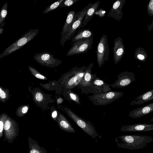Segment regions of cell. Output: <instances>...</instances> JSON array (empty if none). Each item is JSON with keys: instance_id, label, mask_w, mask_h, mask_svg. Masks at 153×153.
Returning <instances> with one entry per match:
<instances>
[{"instance_id": "4", "label": "cell", "mask_w": 153, "mask_h": 153, "mask_svg": "<svg viewBox=\"0 0 153 153\" xmlns=\"http://www.w3.org/2000/svg\"><path fill=\"white\" fill-rule=\"evenodd\" d=\"M122 92L112 91L99 94H94L90 100L96 105H105L118 99L123 95Z\"/></svg>"}, {"instance_id": "19", "label": "cell", "mask_w": 153, "mask_h": 153, "mask_svg": "<svg viewBox=\"0 0 153 153\" xmlns=\"http://www.w3.org/2000/svg\"><path fill=\"white\" fill-rule=\"evenodd\" d=\"M93 66V64L91 63L86 68L84 77H82L79 84V85L84 87H88L91 85V82L93 78L92 77V74H91V70Z\"/></svg>"}, {"instance_id": "11", "label": "cell", "mask_w": 153, "mask_h": 153, "mask_svg": "<svg viewBox=\"0 0 153 153\" xmlns=\"http://www.w3.org/2000/svg\"><path fill=\"white\" fill-rule=\"evenodd\" d=\"M117 77V80L111 85L114 88L126 87L135 80L134 74L128 71L122 72L118 75Z\"/></svg>"}, {"instance_id": "34", "label": "cell", "mask_w": 153, "mask_h": 153, "mask_svg": "<svg viewBox=\"0 0 153 153\" xmlns=\"http://www.w3.org/2000/svg\"><path fill=\"white\" fill-rule=\"evenodd\" d=\"M105 12L102 9H100L99 10L96 11L94 14L98 15L100 17H103L105 15Z\"/></svg>"}, {"instance_id": "20", "label": "cell", "mask_w": 153, "mask_h": 153, "mask_svg": "<svg viewBox=\"0 0 153 153\" xmlns=\"http://www.w3.org/2000/svg\"><path fill=\"white\" fill-rule=\"evenodd\" d=\"M93 33L88 29H83L79 30L72 39L73 43L92 37Z\"/></svg>"}, {"instance_id": "7", "label": "cell", "mask_w": 153, "mask_h": 153, "mask_svg": "<svg viewBox=\"0 0 153 153\" xmlns=\"http://www.w3.org/2000/svg\"><path fill=\"white\" fill-rule=\"evenodd\" d=\"M87 66H83L78 68L75 66L70 72H68L65 82V87L68 89H71L79 84L82 77L79 76V74L84 72Z\"/></svg>"}, {"instance_id": "6", "label": "cell", "mask_w": 153, "mask_h": 153, "mask_svg": "<svg viewBox=\"0 0 153 153\" xmlns=\"http://www.w3.org/2000/svg\"><path fill=\"white\" fill-rule=\"evenodd\" d=\"M19 132L18 124L9 117L4 124V133L5 139L8 143H11L18 136Z\"/></svg>"}, {"instance_id": "22", "label": "cell", "mask_w": 153, "mask_h": 153, "mask_svg": "<svg viewBox=\"0 0 153 153\" xmlns=\"http://www.w3.org/2000/svg\"><path fill=\"white\" fill-rule=\"evenodd\" d=\"M29 151L28 153H47L46 150L40 146L35 140L31 137L28 138Z\"/></svg>"}, {"instance_id": "29", "label": "cell", "mask_w": 153, "mask_h": 153, "mask_svg": "<svg viewBox=\"0 0 153 153\" xmlns=\"http://www.w3.org/2000/svg\"><path fill=\"white\" fill-rule=\"evenodd\" d=\"M64 0H59L47 7L43 12V13H46L53 11L59 7V6Z\"/></svg>"}, {"instance_id": "2", "label": "cell", "mask_w": 153, "mask_h": 153, "mask_svg": "<svg viewBox=\"0 0 153 153\" xmlns=\"http://www.w3.org/2000/svg\"><path fill=\"white\" fill-rule=\"evenodd\" d=\"M38 29H32L26 33L14 43L7 48L0 55V58L18 50L33 39L38 34Z\"/></svg>"}, {"instance_id": "13", "label": "cell", "mask_w": 153, "mask_h": 153, "mask_svg": "<svg viewBox=\"0 0 153 153\" xmlns=\"http://www.w3.org/2000/svg\"><path fill=\"white\" fill-rule=\"evenodd\" d=\"M120 130L125 132L149 131L153 130V124L137 123L122 126Z\"/></svg>"}, {"instance_id": "9", "label": "cell", "mask_w": 153, "mask_h": 153, "mask_svg": "<svg viewBox=\"0 0 153 153\" xmlns=\"http://www.w3.org/2000/svg\"><path fill=\"white\" fill-rule=\"evenodd\" d=\"M33 59L41 65L49 67L54 68L62 62L61 61L54 58L53 55L48 52L37 53L34 56Z\"/></svg>"}, {"instance_id": "23", "label": "cell", "mask_w": 153, "mask_h": 153, "mask_svg": "<svg viewBox=\"0 0 153 153\" xmlns=\"http://www.w3.org/2000/svg\"><path fill=\"white\" fill-rule=\"evenodd\" d=\"M147 57V53L144 48L139 47L135 50L134 57L136 59L142 62H145Z\"/></svg>"}, {"instance_id": "15", "label": "cell", "mask_w": 153, "mask_h": 153, "mask_svg": "<svg viewBox=\"0 0 153 153\" xmlns=\"http://www.w3.org/2000/svg\"><path fill=\"white\" fill-rule=\"evenodd\" d=\"M126 0H117L113 4L108 14V16L112 17L116 20L120 21L122 18L123 13L122 9L125 3Z\"/></svg>"}, {"instance_id": "8", "label": "cell", "mask_w": 153, "mask_h": 153, "mask_svg": "<svg viewBox=\"0 0 153 153\" xmlns=\"http://www.w3.org/2000/svg\"><path fill=\"white\" fill-rule=\"evenodd\" d=\"M93 39L92 37L72 43L73 45L67 52V55L71 56L87 52L92 48Z\"/></svg>"}, {"instance_id": "16", "label": "cell", "mask_w": 153, "mask_h": 153, "mask_svg": "<svg viewBox=\"0 0 153 153\" xmlns=\"http://www.w3.org/2000/svg\"><path fill=\"white\" fill-rule=\"evenodd\" d=\"M153 112V102L137 108L130 112L128 116L134 119L140 118Z\"/></svg>"}, {"instance_id": "32", "label": "cell", "mask_w": 153, "mask_h": 153, "mask_svg": "<svg viewBox=\"0 0 153 153\" xmlns=\"http://www.w3.org/2000/svg\"><path fill=\"white\" fill-rule=\"evenodd\" d=\"M80 0H66L61 3L59 7H67L71 6Z\"/></svg>"}, {"instance_id": "27", "label": "cell", "mask_w": 153, "mask_h": 153, "mask_svg": "<svg viewBox=\"0 0 153 153\" xmlns=\"http://www.w3.org/2000/svg\"><path fill=\"white\" fill-rule=\"evenodd\" d=\"M30 106L27 105H21L17 109L16 111V115L19 117H22L26 114L29 109Z\"/></svg>"}, {"instance_id": "30", "label": "cell", "mask_w": 153, "mask_h": 153, "mask_svg": "<svg viewBox=\"0 0 153 153\" xmlns=\"http://www.w3.org/2000/svg\"><path fill=\"white\" fill-rule=\"evenodd\" d=\"M28 69L31 74L36 77L40 79L47 80L48 78L37 71L34 68L31 66H28Z\"/></svg>"}, {"instance_id": "37", "label": "cell", "mask_w": 153, "mask_h": 153, "mask_svg": "<svg viewBox=\"0 0 153 153\" xmlns=\"http://www.w3.org/2000/svg\"><path fill=\"white\" fill-rule=\"evenodd\" d=\"M63 100L62 98L60 97H59L57 100V102L58 104L61 103L63 101Z\"/></svg>"}, {"instance_id": "26", "label": "cell", "mask_w": 153, "mask_h": 153, "mask_svg": "<svg viewBox=\"0 0 153 153\" xmlns=\"http://www.w3.org/2000/svg\"><path fill=\"white\" fill-rule=\"evenodd\" d=\"M10 93L8 89H4L1 86L0 87V101L4 103L9 99Z\"/></svg>"}, {"instance_id": "21", "label": "cell", "mask_w": 153, "mask_h": 153, "mask_svg": "<svg viewBox=\"0 0 153 153\" xmlns=\"http://www.w3.org/2000/svg\"><path fill=\"white\" fill-rule=\"evenodd\" d=\"M100 4L99 1H97L93 4L92 6L89 9L82 23L81 27L82 28L87 25L88 21L91 19L94 14L95 12L97 10Z\"/></svg>"}, {"instance_id": "39", "label": "cell", "mask_w": 153, "mask_h": 153, "mask_svg": "<svg viewBox=\"0 0 153 153\" xmlns=\"http://www.w3.org/2000/svg\"><path fill=\"white\" fill-rule=\"evenodd\" d=\"M150 121L151 122H153V118L150 120Z\"/></svg>"}, {"instance_id": "12", "label": "cell", "mask_w": 153, "mask_h": 153, "mask_svg": "<svg viewBox=\"0 0 153 153\" xmlns=\"http://www.w3.org/2000/svg\"><path fill=\"white\" fill-rule=\"evenodd\" d=\"M92 4V3L89 4L82 11L78 12L76 18L73 23L71 30L66 37V40H69L74 34L76 30L81 27L84 18L85 17L87 11Z\"/></svg>"}, {"instance_id": "25", "label": "cell", "mask_w": 153, "mask_h": 153, "mask_svg": "<svg viewBox=\"0 0 153 153\" xmlns=\"http://www.w3.org/2000/svg\"><path fill=\"white\" fill-rule=\"evenodd\" d=\"M8 4L7 2L5 3L2 7L0 14V25L1 26L3 27L5 24L4 22L5 21V18L7 13V8Z\"/></svg>"}, {"instance_id": "35", "label": "cell", "mask_w": 153, "mask_h": 153, "mask_svg": "<svg viewBox=\"0 0 153 153\" xmlns=\"http://www.w3.org/2000/svg\"><path fill=\"white\" fill-rule=\"evenodd\" d=\"M93 83L95 85L98 86H101L103 85L105 83L102 80L99 79H95L93 81Z\"/></svg>"}, {"instance_id": "33", "label": "cell", "mask_w": 153, "mask_h": 153, "mask_svg": "<svg viewBox=\"0 0 153 153\" xmlns=\"http://www.w3.org/2000/svg\"><path fill=\"white\" fill-rule=\"evenodd\" d=\"M68 94L71 100L74 101L76 103L81 105L80 102L78 94L74 93L70 90L68 92Z\"/></svg>"}, {"instance_id": "38", "label": "cell", "mask_w": 153, "mask_h": 153, "mask_svg": "<svg viewBox=\"0 0 153 153\" xmlns=\"http://www.w3.org/2000/svg\"><path fill=\"white\" fill-rule=\"evenodd\" d=\"M2 27H1V26H0V34H1L3 31H4V29L3 28H2Z\"/></svg>"}, {"instance_id": "3", "label": "cell", "mask_w": 153, "mask_h": 153, "mask_svg": "<svg viewBox=\"0 0 153 153\" xmlns=\"http://www.w3.org/2000/svg\"><path fill=\"white\" fill-rule=\"evenodd\" d=\"M64 109L68 116L88 135L93 138L98 136L94 126L91 122L79 117L68 108L65 107Z\"/></svg>"}, {"instance_id": "10", "label": "cell", "mask_w": 153, "mask_h": 153, "mask_svg": "<svg viewBox=\"0 0 153 153\" xmlns=\"http://www.w3.org/2000/svg\"><path fill=\"white\" fill-rule=\"evenodd\" d=\"M78 13H76L75 10L69 12L63 27L61 34L62 38L60 40L61 45L64 46L66 41V38L70 32L72 26L76 18Z\"/></svg>"}, {"instance_id": "1", "label": "cell", "mask_w": 153, "mask_h": 153, "mask_svg": "<svg viewBox=\"0 0 153 153\" xmlns=\"http://www.w3.org/2000/svg\"><path fill=\"white\" fill-rule=\"evenodd\" d=\"M117 138L122 142L117 143L119 148L130 150L144 148L149 143L153 141V138L152 137L145 135H123Z\"/></svg>"}, {"instance_id": "36", "label": "cell", "mask_w": 153, "mask_h": 153, "mask_svg": "<svg viewBox=\"0 0 153 153\" xmlns=\"http://www.w3.org/2000/svg\"><path fill=\"white\" fill-rule=\"evenodd\" d=\"M51 116L53 120L55 121L56 120L58 116V114L57 110L55 109L53 110L52 111Z\"/></svg>"}, {"instance_id": "24", "label": "cell", "mask_w": 153, "mask_h": 153, "mask_svg": "<svg viewBox=\"0 0 153 153\" xmlns=\"http://www.w3.org/2000/svg\"><path fill=\"white\" fill-rule=\"evenodd\" d=\"M45 94L39 90L35 91L33 94V100L37 104H41L45 102L46 99Z\"/></svg>"}, {"instance_id": "5", "label": "cell", "mask_w": 153, "mask_h": 153, "mask_svg": "<svg viewBox=\"0 0 153 153\" xmlns=\"http://www.w3.org/2000/svg\"><path fill=\"white\" fill-rule=\"evenodd\" d=\"M109 53L107 36L104 35L100 38L97 49V60L99 67L108 59Z\"/></svg>"}, {"instance_id": "28", "label": "cell", "mask_w": 153, "mask_h": 153, "mask_svg": "<svg viewBox=\"0 0 153 153\" xmlns=\"http://www.w3.org/2000/svg\"><path fill=\"white\" fill-rule=\"evenodd\" d=\"M9 117L6 113H3L0 116V138L3 136L4 124Z\"/></svg>"}, {"instance_id": "17", "label": "cell", "mask_w": 153, "mask_h": 153, "mask_svg": "<svg viewBox=\"0 0 153 153\" xmlns=\"http://www.w3.org/2000/svg\"><path fill=\"white\" fill-rule=\"evenodd\" d=\"M56 122L59 127L62 130L69 133H74L75 130L66 118L58 112Z\"/></svg>"}, {"instance_id": "31", "label": "cell", "mask_w": 153, "mask_h": 153, "mask_svg": "<svg viewBox=\"0 0 153 153\" xmlns=\"http://www.w3.org/2000/svg\"><path fill=\"white\" fill-rule=\"evenodd\" d=\"M147 13L150 16H153V0H150L147 5ZM153 28V20L151 24L148 28L149 31Z\"/></svg>"}, {"instance_id": "14", "label": "cell", "mask_w": 153, "mask_h": 153, "mask_svg": "<svg viewBox=\"0 0 153 153\" xmlns=\"http://www.w3.org/2000/svg\"><path fill=\"white\" fill-rule=\"evenodd\" d=\"M125 53L123 40L121 38L118 37L114 40L113 48L114 60L115 64H117L121 59Z\"/></svg>"}, {"instance_id": "18", "label": "cell", "mask_w": 153, "mask_h": 153, "mask_svg": "<svg viewBox=\"0 0 153 153\" xmlns=\"http://www.w3.org/2000/svg\"><path fill=\"white\" fill-rule=\"evenodd\" d=\"M153 100V89L144 92L135 98L131 103V105H140Z\"/></svg>"}]
</instances>
